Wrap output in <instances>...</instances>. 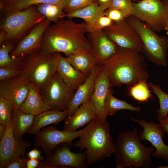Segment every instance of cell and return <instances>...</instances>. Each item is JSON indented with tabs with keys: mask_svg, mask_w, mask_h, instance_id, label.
Segmentation results:
<instances>
[{
	"mask_svg": "<svg viewBox=\"0 0 168 168\" xmlns=\"http://www.w3.org/2000/svg\"><path fill=\"white\" fill-rule=\"evenodd\" d=\"M87 32L85 22L77 23L72 19H61L46 28L39 50L44 54L62 53L66 56L80 48L91 50Z\"/></svg>",
	"mask_w": 168,
	"mask_h": 168,
	"instance_id": "obj_1",
	"label": "cell"
},
{
	"mask_svg": "<svg viewBox=\"0 0 168 168\" xmlns=\"http://www.w3.org/2000/svg\"><path fill=\"white\" fill-rule=\"evenodd\" d=\"M103 66L110 87L123 84L129 87L149 78L147 64L141 52L120 48Z\"/></svg>",
	"mask_w": 168,
	"mask_h": 168,
	"instance_id": "obj_2",
	"label": "cell"
},
{
	"mask_svg": "<svg viewBox=\"0 0 168 168\" xmlns=\"http://www.w3.org/2000/svg\"><path fill=\"white\" fill-rule=\"evenodd\" d=\"M84 128L73 146L81 150L86 149L87 164L91 165L100 161L114 153L115 144L106 119H94Z\"/></svg>",
	"mask_w": 168,
	"mask_h": 168,
	"instance_id": "obj_3",
	"label": "cell"
},
{
	"mask_svg": "<svg viewBox=\"0 0 168 168\" xmlns=\"http://www.w3.org/2000/svg\"><path fill=\"white\" fill-rule=\"evenodd\" d=\"M140 140L136 128L118 135L114 152L117 168L152 167L151 156L155 148L146 147Z\"/></svg>",
	"mask_w": 168,
	"mask_h": 168,
	"instance_id": "obj_4",
	"label": "cell"
},
{
	"mask_svg": "<svg viewBox=\"0 0 168 168\" xmlns=\"http://www.w3.org/2000/svg\"><path fill=\"white\" fill-rule=\"evenodd\" d=\"M20 66V76L41 89L57 72L55 53L44 54L39 50L35 51L24 56Z\"/></svg>",
	"mask_w": 168,
	"mask_h": 168,
	"instance_id": "obj_5",
	"label": "cell"
},
{
	"mask_svg": "<svg viewBox=\"0 0 168 168\" xmlns=\"http://www.w3.org/2000/svg\"><path fill=\"white\" fill-rule=\"evenodd\" d=\"M45 18L33 6L3 15L0 21V28L6 32L5 41L14 43L19 41Z\"/></svg>",
	"mask_w": 168,
	"mask_h": 168,
	"instance_id": "obj_6",
	"label": "cell"
},
{
	"mask_svg": "<svg viewBox=\"0 0 168 168\" xmlns=\"http://www.w3.org/2000/svg\"><path fill=\"white\" fill-rule=\"evenodd\" d=\"M126 20L138 34L143 44L142 51L147 58L155 64L166 67L168 37L159 35L146 24L132 15Z\"/></svg>",
	"mask_w": 168,
	"mask_h": 168,
	"instance_id": "obj_7",
	"label": "cell"
},
{
	"mask_svg": "<svg viewBox=\"0 0 168 168\" xmlns=\"http://www.w3.org/2000/svg\"><path fill=\"white\" fill-rule=\"evenodd\" d=\"M133 5L132 16L156 33L164 30L168 23V0H142Z\"/></svg>",
	"mask_w": 168,
	"mask_h": 168,
	"instance_id": "obj_8",
	"label": "cell"
},
{
	"mask_svg": "<svg viewBox=\"0 0 168 168\" xmlns=\"http://www.w3.org/2000/svg\"><path fill=\"white\" fill-rule=\"evenodd\" d=\"M75 92L68 87L57 72L40 89L42 98L51 110L59 111L67 110Z\"/></svg>",
	"mask_w": 168,
	"mask_h": 168,
	"instance_id": "obj_9",
	"label": "cell"
},
{
	"mask_svg": "<svg viewBox=\"0 0 168 168\" xmlns=\"http://www.w3.org/2000/svg\"><path fill=\"white\" fill-rule=\"evenodd\" d=\"M103 30L120 48L139 52L142 51L143 44L138 34L126 19L114 22Z\"/></svg>",
	"mask_w": 168,
	"mask_h": 168,
	"instance_id": "obj_10",
	"label": "cell"
},
{
	"mask_svg": "<svg viewBox=\"0 0 168 168\" xmlns=\"http://www.w3.org/2000/svg\"><path fill=\"white\" fill-rule=\"evenodd\" d=\"M44 162L40 161L38 168H84L86 167L85 153L71 152L66 144L56 147Z\"/></svg>",
	"mask_w": 168,
	"mask_h": 168,
	"instance_id": "obj_11",
	"label": "cell"
},
{
	"mask_svg": "<svg viewBox=\"0 0 168 168\" xmlns=\"http://www.w3.org/2000/svg\"><path fill=\"white\" fill-rule=\"evenodd\" d=\"M84 130V128L79 131L71 132L60 131L53 126L48 127L35 135L34 145L40 147L45 153L49 154L58 145L70 143L78 138Z\"/></svg>",
	"mask_w": 168,
	"mask_h": 168,
	"instance_id": "obj_12",
	"label": "cell"
},
{
	"mask_svg": "<svg viewBox=\"0 0 168 168\" xmlns=\"http://www.w3.org/2000/svg\"><path fill=\"white\" fill-rule=\"evenodd\" d=\"M30 142L16 138L13 133L12 122L7 126L6 133L0 142V168H5L19 157L24 156Z\"/></svg>",
	"mask_w": 168,
	"mask_h": 168,
	"instance_id": "obj_13",
	"label": "cell"
},
{
	"mask_svg": "<svg viewBox=\"0 0 168 168\" xmlns=\"http://www.w3.org/2000/svg\"><path fill=\"white\" fill-rule=\"evenodd\" d=\"M130 118L143 128L138 136L140 140L149 141L155 148L156 151L152 153V156L164 159L168 163V146L163 140L165 132L160 124L151 121L148 122L144 120Z\"/></svg>",
	"mask_w": 168,
	"mask_h": 168,
	"instance_id": "obj_14",
	"label": "cell"
},
{
	"mask_svg": "<svg viewBox=\"0 0 168 168\" xmlns=\"http://www.w3.org/2000/svg\"><path fill=\"white\" fill-rule=\"evenodd\" d=\"M86 36L97 64L103 65L120 49L103 30L87 32Z\"/></svg>",
	"mask_w": 168,
	"mask_h": 168,
	"instance_id": "obj_15",
	"label": "cell"
},
{
	"mask_svg": "<svg viewBox=\"0 0 168 168\" xmlns=\"http://www.w3.org/2000/svg\"><path fill=\"white\" fill-rule=\"evenodd\" d=\"M50 22L45 19L36 25L23 38L18 42L16 47L10 53L13 58L24 57L41 47L44 34Z\"/></svg>",
	"mask_w": 168,
	"mask_h": 168,
	"instance_id": "obj_16",
	"label": "cell"
},
{
	"mask_svg": "<svg viewBox=\"0 0 168 168\" xmlns=\"http://www.w3.org/2000/svg\"><path fill=\"white\" fill-rule=\"evenodd\" d=\"M28 82L19 75L0 82V96L11 102L13 109H20L29 92Z\"/></svg>",
	"mask_w": 168,
	"mask_h": 168,
	"instance_id": "obj_17",
	"label": "cell"
},
{
	"mask_svg": "<svg viewBox=\"0 0 168 168\" xmlns=\"http://www.w3.org/2000/svg\"><path fill=\"white\" fill-rule=\"evenodd\" d=\"M102 67V65L97 64L96 66L86 80L78 87L68 105L67 118L71 116L80 105L87 101L92 96L96 77Z\"/></svg>",
	"mask_w": 168,
	"mask_h": 168,
	"instance_id": "obj_18",
	"label": "cell"
},
{
	"mask_svg": "<svg viewBox=\"0 0 168 168\" xmlns=\"http://www.w3.org/2000/svg\"><path fill=\"white\" fill-rule=\"evenodd\" d=\"M92 96L80 105L71 116L65 120L63 130L76 131L93 119H98Z\"/></svg>",
	"mask_w": 168,
	"mask_h": 168,
	"instance_id": "obj_19",
	"label": "cell"
},
{
	"mask_svg": "<svg viewBox=\"0 0 168 168\" xmlns=\"http://www.w3.org/2000/svg\"><path fill=\"white\" fill-rule=\"evenodd\" d=\"M57 72L66 85L76 91L87 77L74 68L60 53H55Z\"/></svg>",
	"mask_w": 168,
	"mask_h": 168,
	"instance_id": "obj_20",
	"label": "cell"
},
{
	"mask_svg": "<svg viewBox=\"0 0 168 168\" xmlns=\"http://www.w3.org/2000/svg\"><path fill=\"white\" fill-rule=\"evenodd\" d=\"M110 88L107 75L102 67L96 77L95 89L92 96L98 119L101 120L106 119L107 116L105 110V104Z\"/></svg>",
	"mask_w": 168,
	"mask_h": 168,
	"instance_id": "obj_21",
	"label": "cell"
},
{
	"mask_svg": "<svg viewBox=\"0 0 168 168\" xmlns=\"http://www.w3.org/2000/svg\"><path fill=\"white\" fill-rule=\"evenodd\" d=\"M65 58L74 68L86 77L97 65L91 51L85 48L77 49Z\"/></svg>",
	"mask_w": 168,
	"mask_h": 168,
	"instance_id": "obj_22",
	"label": "cell"
},
{
	"mask_svg": "<svg viewBox=\"0 0 168 168\" xmlns=\"http://www.w3.org/2000/svg\"><path fill=\"white\" fill-rule=\"evenodd\" d=\"M28 95L20 109L24 112L36 116L45 111L51 110L45 102L40 89L35 84L28 83Z\"/></svg>",
	"mask_w": 168,
	"mask_h": 168,
	"instance_id": "obj_23",
	"label": "cell"
},
{
	"mask_svg": "<svg viewBox=\"0 0 168 168\" xmlns=\"http://www.w3.org/2000/svg\"><path fill=\"white\" fill-rule=\"evenodd\" d=\"M68 115L67 110H50L45 111L35 116L33 124L27 133L35 135L44 127L53 124H57L65 120Z\"/></svg>",
	"mask_w": 168,
	"mask_h": 168,
	"instance_id": "obj_24",
	"label": "cell"
},
{
	"mask_svg": "<svg viewBox=\"0 0 168 168\" xmlns=\"http://www.w3.org/2000/svg\"><path fill=\"white\" fill-rule=\"evenodd\" d=\"M67 0H3L0 1V10L3 15L21 11L44 3L56 4L63 9Z\"/></svg>",
	"mask_w": 168,
	"mask_h": 168,
	"instance_id": "obj_25",
	"label": "cell"
},
{
	"mask_svg": "<svg viewBox=\"0 0 168 168\" xmlns=\"http://www.w3.org/2000/svg\"><path fill=\"white\" fill-rule=\"evenodd\" d=\"M35 115L25 113L20 109H13L11 122L15 137L21 138L32 127Z\"/></svg>",
	"mask_w": 168,
	"mask_h": 168,
	"instance_id": "obj_26",
	"label": "cell"
},
{
	"mask_svg": "<svg viewBox=\"0 0 168 168\" xmlns=\"http://www.w3.org/2000/svg\"><path fill=\"white\" fill-rule=\"evenodd\" d=\"M110 88L108 91L105 104V110L107 115H113L121 110H128L135 112L141 111L139 107L134 106L114 97L113 95L114 91Z\"/></svg>",
	"mask_w": 168,
	"mask_h": 168,
	"instance_id": "obj_27",
	"label": "cell"
},
{
	"mask_svg": "<svg viewBox=\"0 0 168 168\" xmlns=\"http://www.w3.org/2000/svg\"><path fill=\"white\" fill-rule=\"evenodd\" d=\"M103 11L98 4L95 2L86 7L66 13L68 18H79L84 20L86 24L91 23L103 14Z\"/></svg>",
	"mask_w": 168,
	"mask_h": 168,
	"instance_id": "obj_28",
	"label": "cell"
},
{
	"mask_svg": "<svg viewBox=\"0 0 168 168\" xmlns=\"http://www.w3.org/2000/svg\"><path fill=\"white\" fill-rule=\"evenodd\" d=\"M37 10L50 22L54 23L65 17L66 13L58 5L50 3H42L35 5Z\"/></svg>",
	"mask_w": 168,
	"mask_h": 168,
	"instance_id": "obj_29",
	"label": "cell"
},
{
	"mask_svg": "<svg viewBox=\"0 0 168 168\" xmlns=\"http://www.w3.org/2000/svg\"><path fill=\"white\" fill-rule=\"evenodd\" d=\"M14 43L5 41L0 47V67H19L24 57L13 58L10 53L14 49Z\"/></svg>",
	"mask_w": 168,
	"mask_h": 168,
	"instance_id": "obj_30",
	"label": "cell"
},
{
	"mask_svg": "<svg viewBox=\"0 0 168 168\" xmlns=\"http://www.w3.org/2000/svg\"><path fill=\"white\" fill-rule=\"evenodd\" d=\"M146 80H141L129 87L128 94L135 100L140 102L147 101L152 95Z\"/></svg>",
	"mask_w": 168,
	"mask_h": 168,
	"instance_id": "obj_31",
	"label": "cell"
},
{
	"mask_svg": "<svg viewBox=\"0 0 168 168\" xmlns=\"http://www.w3.org/2000/svg\"><path fill=\"white\" fill-rule=\"evenodd\" d=\"M148 85L159 100V108L156 110L157 114L156 119L159 121L168 115V94L164 91L158 85L151 82Z\"/></svg>",
	"mask_w": 168,
	"mask_h": 168,
	"instance_id": "obj_32",
	"label": "cell"
},
{
	"mask_svg": "<svg viewBox=\"0 0 168 168\" xmlns=\"http://www.w3.org/2000/svg\"><path fill=\"white\" fill-rule=\"evenodd\" d=\"M13 109L11 102L0 96V124L7 126L11 122Z\"/></svg>",
	"mask_w": 168,
	"mask_h": 168,
	"instance_id": "obj_33",
	"label": "cell"
},
{
	"mask_svg": "<svg viewBox=\"0 0 168 168\" xmlns=\"http://www.w3.org/2000/svg\"><path fill=\"white\" fill-rule=\"evenodd\" d=\"M113 22L108 17L102 14L91 23H85L87 32H88L103 30L111 26Z\"/></svg>",
	"mask_w": 168,
	"mask_h": 168,
	"instance_id": "obj_34",
	"label": "cell"
},
{
	"mask_svg": "<svg viewBox=\"0 0 168 168\" xmlns=\"http://www.w3.org/2000/svg\"><path fill=\"white\" fill-rule=\"evenodd\" d=\"M110 8L120 10L130 16L133 12V2L132 0H111L108 8Z\"/></svg>",
	"mask_w": 168,
	"mask_h": 168,
	"instance_id": "obj_35",
	"label": "cell"
},
{
	"mask_svg": "<svg viewBox=\"0 0 168 168\" xmlns=\"http://www.w3.org/2000/svg\"><path fill=\"white\" fill-rule=\"evenodd\" d=\"M96 2V0H67L63 9L66 13H68Z\"/></svg>",
	"mask_w": 168,
	"mask_h": 168,
	"instance_id": "obj_36",
	"label": "cell"
},
{
	"mask_svg": "<svg viewBox=\"0 0 168 168\" xmlns=\"http://www.w3.org/2000/svg\"><path fill=\"white\" fill-rule=\"evenodd\" d=\"M21 72L19 67H0V80H6L19 76Z\"/></svg>",
	"mask_w": 168,
	"mask_h": 168,
	"instance_id": "obj_37",
	"label": "cell"
},
{
	"mask_svg": "<svg viewBox=\"0 0 168 168\" xmlns=\"http://www.w3.org/2000/svg\"><path fill=\"white\" fill-rule=\"evenodd\" d=\"M103 15L106 16L114 22H119L126 20L129 16L124 12L116 8H108L103 12Z\"/></svg>",
	"mask_w": 168,
	"mask_h": 168,
	"instance_id": "obj_38",
	"label": "cell"
},
{
	"mask_svg": "<svg viewBox=\"0 0 168 168\" xmlns=\"http://www.w3.org/2000/svg\"><path fill=\"white\" fill-rule=\"evenodd\" d=\"M27 159L19 157L9 164L6 168H27Z\"/></svg>",
	"mask_w": 168,
	"mask_h": 168,
	"instance_id": "obj_39",
	"label": "cell"
},
{
	"mask_svg": "<svg viewBox=\"0 0 168 168\" xmlns=\"http://www.w3.org/2000/svg\"><path fill=\"white\" fill-rule=\"evenodd\" d=\"M41 153V151L36 148H35L27 153L26 156L28 159H35L41 161L44 159Z\"/></svg>",
	"mask_w": 168,
	"mask_h": 168,
	"instance_id": "obj_40",
	"label": "cell"
},
{
	"mask_svg": "<svg viewBox=\"0 0 168 168\" xmlns=\"http://www.w3.org/2000/svg\"><path fill=\"white\" fill-rule=\"evenodd\" d=\"M41 161L35 159H28L27 161V168H35L39 166Z\"/></svg>",
	"mask_w": 168,
	"mask_h": 168,
	"instance_id": "obj_41",
	"label": "cell"
},
{
	"mask_svg": "<svg viewBox=\"0 0 168 168\" xmlns=\"http://www.w3.org/2000/svg\"><path fill=\"white\" fill-rule=\"evenodd\" d=\"M111 0H96V2L98 4L99 6L103 11L108 8Z\"/></svg>",
	"mask_w": 168,
	"mask_h": 168,
	"instance_id": "obj_42",
	"label": "cell"
},
{
	"mask_svg": "<svg viewBox=\"0 0 168 168\" xmlns=\"http://www.w3.org/2000/svg\"><path fill=\"white\" fill-rule=\"evenodd\" d=\"M159 124L165 133L168 134V115L163 119L159 120Z\"/></svg>",
	"mask_w": 168,
	"mask_h": 168,
	"instance_id": "obj_43",
	"label": "cell"
},
{
	"mask_svg": "<svg viewBox=\"0 0 168 168\" xmlns=\"http://www.w3.org/2000/svg\"><path fill=\"white\" fill-rule=\"evenodd\" d=\"M7 33L5 31L1 29L0 31V45L2 44L5 42L6 37Z\"/></svg>",
	"mask_w": 168,
	"mask_h": 168,
	"instance_id": "obj_44",
	"label": "cell"
},
{
	"mask_svg": "<svg viewBox=\"0 0 168 168\" xmlns=\"http://www.w3.org/2000/svg\"><path fill=\"white\" fill-rule=\"evenodd\" d=\"M7 129V126L0 124V140H1L4 136Z\"/></svg>",
	"mask_w": 168,
	"mask_h": 168,
	"instance_id": "obj_45",
	"label": "cell"
},
{
	"mask_svg": "<svg viewBox=\"0 0 168 168\" xmlns=\"http://www.w3.org/2000/svg\"><path fill=\"white\" fill-rule=\"evenodd\" d=\"M164 30L166 31V34L168 35V23L166 25L165 28Z\"/></svg>",
	"mask_w": 168,
	"mask_h": 168,
	"instance_id": "obj_46",
	"label": "cell"
},
{
	"mask_svg": "<svg viewBox=\"0 0 168 168\" xmlns=\"http://www.w3.org/2000/svg\"><path fill=\"white\" fill-rule=\"evenodd\" d=\"M157 168H168V165L164 166H159L157 167Z\"/></svg>",
	"mask_w": 168,
	"mask_h": 168,
	"instance_id": "obj_47",
	"label": "cell"
},
{
	"mask_svg": "<svg viewBox=\"0 0 168 168\" xmlns=\"http://www.w3.org/2000/svg\"><path fill=\"white\" fill-rule=\"evenodd\" d=\"M142 0H132L133 2H138L141 1Z\"/></svg>",
	"mask_w": 168,
	"mask_h": 168,
	"instance_id": "obj_48",
	"label": "cell"
},
{
	"mask_svg": "<svg viewBox=\"0 0 168 168\" xmlns=\"http://www.w3.org/2000/svg\"><path fill=\"white\" fill-rule=\"evenodd\" d=\"M3 0H0V1H2Z\"/></svg>",
	"mask_w": 168,
	"mask_h": 168,
	"instance_id": "obj_49",
	"label": "cell"
},
{
	"mask_svg": "<svg viewBox=\"0 0 168 168\" xmlns=\"http://www.w3.org/2000/svg\"><path fill=\"white\" fill-rule=\"evenodd\" d=\"M167 60H168V58H167Z\"/></svg>",
	"mask_w": 168,
	"mask_h": 168,
	"instance_id": "obj_50",
	"label": "cell"
}]
</instances>
